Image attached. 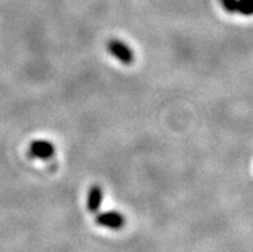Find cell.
Here are the masks:
<instances>
[{"label": "cell", "instance_id": "obj_2", "mask_svg": "<svg viewBox=\"0 0 253 252\" xmlns=\"http://www.w3.org/2000/svg\"><path fill=\"white\" fill-rule=\"evenodd\" d=\"M29 154L38 160H50L55 154L54 144L42 139L31 142L29 146Z\"/></svg>", "mask_w": 253, "mask_h": 252}, {"label": "cell", "instance_id": "obj_3", "mask_svg": "<svg viewBox=\"0 0 253 252\" xmlns=\"http://www.w3.org/2000/svg\"><path fill=\"white\" fill-rule=\"evenodd\" d=\"M96 224L100 227L119 230L125 225V217L117 211H108L96 216Z\"/></svg>", "mask_w": 253, "mask_h": 252}, {"label": "cell", "instance_id": "obj_1", "mask_svg": "<svg viewBox=\"0 0 253 252\" xmlns=\"http://www.w3.org/2000/svg\"><path fill=\"white\" fill-rule=\"evenodd\" d=\"M107 48H108L109 53L115 58H117L121 63L131 64L134 62V53H132L131 48L119 39L109 40Z\"/></svg>", "mask_w": 253, "mask_h": 252}, {"label": "cell", "instance_id": "obj_5", "mask_svg": "<svg viewBox=\"0 0 253 252\" xmlns=\"http://www.w3.org/2000/svg\"><path fill=\"white\" fill-rule=\"evenodd\" d=\"M237 13L243 14V16H252L253 0H238Z\"/></svg>", "mask_w": 253, "mask_h": 252}, {"label": "cell", "instance_id": "obj_6", "mask_svg": "<svg viewBox=\"0 0 253 252\" xmlns=\"http://www.w3.org/2000/svg\"><path fill=\"white\" fill-rule=\"evenodd\" d=\"M224 9L229 13H237L238 0H220Z\"/></svg>", "mask_w": 253, "mask_h": 252}, {"label": "cell", "instance_id": "obj_4", "mask_svg": "<svg viewBox=\"0 0 253 252\" xmlns=\"http://www.w3.org/2000/svg\"><path fill=\"white\" fill-rule=\"evenodd\" d=\"M103 201V189L100 185H93L87 195V210L90 212H98Z\"/></svg>", "mask_w": 253, "mask_h": 252}]
</instances>
